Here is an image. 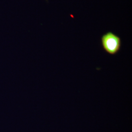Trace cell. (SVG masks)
<instances>
[{
    "instance_id": "obj_1",
    "label": "cell",
    "mask_w": 132,
    "mask_h": 132,
    "mask_svg": "<svg viewBox=\"0 0 132 132\" xmlns=\"http://www.w3.org/2000/svg\"><path fill=\"white\" fill-rule=\"evenodd\" d=\"M121 43L120 37L112 32L105 34L101 37L102 47L106 52L111 55H114L119 52Z\"/></svg>"
}]
</instances>
